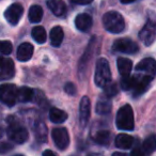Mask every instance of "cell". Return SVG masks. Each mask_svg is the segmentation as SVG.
<instances>
[{
	"label": "cell",
	"mask_w": 156,
	"mask_h": 156,
	"mask_svg": "<svg viewBox=\"0 0 156 156\" xmlns=\"http://www.w3.org/2000/svg\"><path fill=\"white\" fill-rule=\"evenodd\" d=\"M103 24L108 32L120 33L124 30L125 23L123 16L115 11H109L103 16Z\"/></svg>",
	"instance_id": "1"
},
{
	"label": "cell",
	"mask_w": 156,
	"mask_h": 156,
	"mask_svg": "<svg viewBox=\"0 0 156 156\" xmlns=\"http://www.w3.org/2000/svg\"><path fill=\"white\" fill-rule=\"evenodd\" d=\"M115 124L119 129L122 130H133L135 127L134 113L129 105H124L119 109L115 118Z\"/></svg>",
	"instance_id": "2"
},
{
	"label": "cell",
	"mask_w": 156,
	"mask_h": 156,
	"mask_svg": "<svg viewBox=\"0 0 156 156\" xmlns=\"http://www.w3.org/2000/svg\"><path fill=\"white\" fill-rule=\"evenodd\" d=\"M95 83L103 88L105 85L111 81V71L109 62L105 58H100L96 62L95 67Z\"/></svg>",
	"instance_id": "3"
},
{
	"label": "cell",
	"mask_w": 156,
	"mask_h": 156,
	"mask_svg": "<svg viewBox=\"0 0 156 156\" xmlns=\"http://www.w3.org/2000/svg\"><path fill=\"white\" fill-rule=\"evenodd\" d=\"M139 37L144 45L149 46L156 39V14L151 13L147 18V24L139 32Z\"/></svg>",
	"instance_id": "4"
},
{
	"label": "cell",
	"mask_w": 156,
	"mask_h": 156,
	"mask_svg": "<svg viewBox=\"0 0 156 156\" xmlns=\"http://www.w3.org/2000/svg\"><path fill=\"white\" fill-rule=\"evenodd\" d=\"M17 88L12 83H3L0 86V102L9 107L15 105L17 101Z\"/></svg>",
	"instance_id": "5"
},
{
	"label": "cell",
	"mask_w": 156,
	"mask_h": 156,
	"mask_svg": "<svg viewBox=\"0 0 156 156\" xmlns=\"http://www.w3.org/2000/svg\"><path fill=\"white\" fill-rule=\"evenodd\" d=\"M8 137L14 142L22 144L28 140L29 134L24 126L20 125L16 122H10V126L8 128Z\"/></svg>",
	"instance_id": "6"
},
{
	"label": "cell",
	"mask_w": 156,
	"mask_h": 156,
	"mask_svg": "<svg viewBox=\"0 0 156 156\" xmlns=\"http://www.w3.org/2000/svg\"><path fill=\"white\" fill-rule=\"evenodd\" d=\"M112 49L115 51L123 52V54H136L138 51V45L135 43L134 41H132L130 39H118L117 41H115L112 46Z\"/></svg>",
	"instance_id": "7"
},
{
	"label": "cell",
	"mask_w": 156,
	"mask_h": 156,
	"mask_svg": "<svg viewBox=\"0 0 156 156\" xmlns=\"http://www.w3.org/2000/svg\"><path fill=\"white\" fill-rule=\"evenodd\" d=\"M52 139L59 150H65L69 144V136L66 128L64 127H57L52 129L51 133Z\"/></svg>",
	"instance_id": "8"
},
{
	"label": "cell",
	"mask_w": 156,
	"mask_h": 156,
	"mask_svg": "<svg viewBox=\"0 0 156 156\" xmlns=\"http://www.w3.org/2000/svg\"><path fill=\"white\" fill-rule=\"evenodd\" d=\"M24 13V8L20 3H13L11 5L5 12V17L7 22L11 25H17L20 20L22 18Z\"/></svg>",
	"instance_id": "9"
},
{
	"label": "cell",
	"mask_w": 156,
	"mask_h": 156,
	"mask_svg": "<svg viewBox=\"0 0 156 156\" xmlns=\"http://www.w3.org/2000/svg\"><path fill=\"white\" fill-rule=\"evenodd\" d=\"M137 73L149 75L151 77L156 76V61L153 58H145L141 60L136 66Z\"/></svg>",
	"instance_id": "10"
},
{
	"label": "cell",
	"mask_w": 156,
	"mask_h": 156,
	"mask_svg": "<svg viewBox=\"0 0 156 156\" xmlns=\"http://www.w3.org/2000/svg\"><path fill=\"white\" fill-rule=\"evenodd\" d=\"M135 77H136V85H135L133 90H134V95L138 96L147 91L150 83H151L152 79H153V77H151V76H149V75H144V74H140V73L135 75Z\"/></svg>",
	"instance_id": "11"
},
{
	"label": "cell",
	"mask_w": 156,
	"mask_h": 156,
	"mask_svg": "<svg viewBox=\"0 0 156 156\" xmlns=\"http://www.w3.org/2000/svg\"><path fill=\"white\" fill-rule=\"evenodd\" d=\"M15 74L14 62L10 58H0V80L10 79Z\"/></svg>",
	"instance_id": "12"
},
{
	"label": "cell",
	"mask_w": 156,
	"mask_h": 156,
	"mask_svg": "<svg viewBox=\"0 0 156 156\" xmlns=\"http://www.w3.org/2000/svg\"><path fill=\"white\" fill-rule=\"evenodd\" d=\"M90 111H91V104L88 96H83L79 104V120L83 127L87 125L90 118Z\"/></svg>",
	"instance_id": "13"
},
{
	"label": "cell",
	"mask_w": 156,
	"mask_h": 156,
	"mask_svg": "<svg viewBox=\"0 0 156 156\" xmlns=\"http://www.w3.org/2000/svg\"><path fill=\"white\" fill-rule=\"evenodd\" d=\"M92 24H93L92 17L87 13L79 14V15H77L75 18L76 28H77L79 31H83V32H87V31H89L92 27Z\"/></svg>",
	"instance_id": "14"
},
{
	"label": "cell",
	"mask_w": 156,
	"mask_h": 156,
	"mask_svg": "<svg viewBox=\"0 0 156 156\" xmlns=\"http://www.w3.org/2000/svg\"><path fill=\"white\" fill-rule=\"evenodd\" d=\"M33 45L30 43H23L18 46L17 48V59L22 62H26V61L30 60L31 57L33 55Z\"/></svg>",
	"instance_id": "15"
},
{
	"label": "cell",
	"mask_w": 156,
	"mask_h": 156,
	"mask_svg": "<svg viewBox=\"0 0 156 156\" xmlns=\"http://www.w3.org/2000/svg\"><path fill=\"white\" fill-rule=\"evenodd\" d=\"M47 7L56 16H62L66 13V5L63 0H48Z\"/></svg>",
	"instance_id": "16"
},
{
	"label": "cell",
	"mask_w": 156,
	"mask_h": 156,
	"mask_svg": "<svg viewBox=\"0 0 156 156\" xmlns=\"http://www.w3.org/2000/svg\"><path fill=\"white\" fill-rule=\"evenodd\" d=\"M115 147L121 150H128L133 147L134 138L127 134H119L115 137Z\"/></svg>",
	"instance_id": "17"
},
{
	"label": "cell",
	"mask_w": 156,
	"mask_h": 156,
	"mask_svg": "<svg viewBox=\"0 0 156 156\" xmlns=\"http://www.w3.org/2000/svg\"><path fill=\"white\" fill-rule=\"evenodd\" d=\"M96 113L98 115H108L109 112L111 111V102H110V98L108 96H102L100 100L98 101L96 103Z\"/></svg>",
	"instance_id": "18"
},
{
	"label": "cell",
	"mask_w": 156,
	"mask_h": 156,
	"mask_svg": "<svg viewBox=\"0 0 156 156\" xmlns=\"http://www.w3.org/2000/svg\"><path fill=\"white\" fill-rule=\"evenodd\" d=\"M64 37V33L60 26H56L50 31V43L54 47H59Z\"/></svg>",
	"instance_id": "19"
},
{
	"label": "cell",
	"mask_w": 156,
	"mask_h": 156,
	"mask_svg": "<svg viewBox=\"0 0 156 156\" xmlns=\"http://www.w3.org/2000/svg\"><path fill=\"white\" fill-rule=\"evenodd\" d=\"M117 66L119 69V73L122 76H127L132 72L133 62L127 58H119L117 60Z\"/></svg>",
	"instance_id": "20"
},
{
	"label": "cell",
	"mask_w": 156,
	"mask_h": 156,
	"mask_svg": "<svg viewBox=\"0 0 156 156\" xmlns=\"http://www.w3.org/2000/svg\"><path fill=\"white\" fill-rule=\"evenodd\" d=\"M49 119L51 122H54V123H63V122L65 121V120L67 119V115L66 112H64L63 110H61V109L59 108H51L49 111Z\"/></svg>",
	"instance_id": "21"
},
{
	"label": "cell",
	"mask_w": 156,
	"mask_h": 156,
	"mask_svg": "<svg viewBox=\"0 0 156 156\" xmlns=\"http://www.w3.org/2000/svg\"><path fill=\"white\" fill-rule=\"evenodd\" d=\"M34 95L33 90H31L28 87H22L17 90V101L22 103H27L31 101Z\"/></svg>",
	"instance_id": "22"
},
{
	"label": "cell",
	"mask_w": 156,
	"mask_h": 156,
	"mask_svg": "<svg viewBox=\"0 0 156 156\" xmlns=\"http://www.w3.org/2000/svg\"><path fill=\"white\" fill-rule=\"evenodd\" d=\"M29 20L31 23H39L42 20L43 17V9H42L40 5H32V7L29 9V14H28Z\"/></svg>",
	"instance_id": "23"
},
{
	"label": "cell",
	"mask_w": 156,
	"mask_h": 156,
	"mask_svg": "<svg viewBox=\"0 0 156 156\" xmlns=\"http://www.w3.org/2000/svg\"><path fill=\"white\" fill-rule=\"evenodd\" d=\"M142 150L144 151V153L151 154L154 153L156 151V135L152 134L143 141L142 144Z\"/></svg>",
	"instance_id": "24"
},
{
	"label": "cell",
	"mask_w": 156,
	"mask_h": 156,
	"mask_svg": "<svg viewBox=\"0 0 156 156\" xmlns=\"http://www.w3.org/2000/svg\"><path fill=\"white\" fill-rule=\"evenodd\" d=\"M31 35H32L33 40H34V41L37 42V43H39V44L45 43L46 37H47L45 29H44L43 27H41V26L34 27V28L32 29V31H31Z\"/></svg>",
	"instance_id": "25"
},
{
	"label": "cell",
	"mask_w": 156,
	"mask_h": 156,
	"mask_svg": "<svg viewBox=\"0 0 156 156\" xmlns=\"http://www.w3.org/2000/svg\"><path fill=\"white\" fill-rule=\"evenodd\" d=\"M34 134L39 141H41V142H45L46 141V139H47V127H46V125L43 122L37 123L34 128Z\"/></svg>",
	"instance_id": "26"
},
{
	"label": "cell",
	"mask_w": 156,
	"mask_h": 156,
	"mask_svg": "<svg viewBox=\"0 0 156 156\" xmlns=\"http://www.w3.org/2000/svg\"><path fill=\"white\" fill-rule=\"evenodd\" d=\"M111 135L108 130H100V132L96 133L95 137H94V140L95 142H98V144H108L110 142Z\"/></svg>",
	"instance_id": "27"
},
{
	"label": "cell",
	"mask_w": 156,
	"mask_h": 156,
	"mask_svg": "<svg viewBox=\"0 0 156 156\" xmlns=\"http://www.w3.org/2000/svg\"><path fill=\"white\" fill-rule=\"evenodd\" d=\"M135 85H136V77L135 76H123L121 80V88L124 91H129V90L134 89Z\"/></svg>",
	"instance_id": "28"
},
{
	"label": "cell",
	"mask_w": 156,
	"mask_h": 156,
	"mask_svg": "<svg viewBox=\"0 0 156 156\" xmlns=\"http://www.w3.org/2000/svg\"><path fill=\"white\" fill-rule=\"evenodd\" d=\"M104 94L108 98H112V96L117 95L118 94V86L115 83L109 81L107 85H105L104 87Z\"/></svg>",
	"instance_id": "29"
},
{
	"label": "cell",
	"mask_w": 156,
	"mask_h": 156,
	"mask_svg": "<svg viewBox=\"0 0 156 156\" xmlns=\"http://www.w3.org/2000/svg\"><path fill=\"white\" fill-rule=\"evenodd\" d=\"M13 50L12 43L9 41H0V52L3 55H10Z\"/></svg>",
	"instance_id": "30"
},
{
	"label": "cell",
	"mask_w": 156,
	"mask_h": 156,
	"mask_svg": "<svg viewBox=\"0 0 156 156\" xmlns=\"http://www.w3.org/2000/svg\"><path fill=\"white\" fill-rule=\"evenodd\" d=\"M64 90L67 94H69V95L76 94V87H75V85L72 83H67L66 85L64 86Z\"/></svg>",
	"instance_id": "31"
},
{
	"label": "cell",
	"mask_w": 156,
	"mask_h": 156,
	"mask_svg": "<svg viewBox=\"0 0 156 156\" xmlns=\"http://www.w3.org/2000/svg\"><path fill=\"white\" fill-rule=\"evenodd\" d=\"M12 149H13V147H12V145L10 144V143H8V142L0 143V154L7 153V152L11 151Z\"/></svg>",
	"instance_id": "32"
},
{
	"label": "cell",
	"mask_w": 156,
	"mask_h": 156,
	"mask_svg": "<svg viewBox=\"0 0 156 156\" xmlns=\"http://www.w3.org/2000/svg\"><path fill=\"white\" fill-rule=\"evenodd\" d=\"M74 3H76V5H89V3H91L93 0H72Z\"/></svg>",
	"instance_id": "33"
},
{
	"label": "cell",
	"mask_w": 156,
	"mask_h": 156,
	"mask_svg": "<svg viewBox=\"0 0 156 156\" xmlns=\"http://www.w3.org/2000/svg\"><path fill=\"white\" fill-rule=\"evenodd\" d=\"M144 154V151H141L140 149H135L132 151V155H143Z\"/></svg>",
	"instance_id": "34"
},
{
	"label": "cell",
	"mask_w": 156,
	"mask_h": 156,
	"mask_svg": "<svg viewBox=\"0 0 156 156\" xmlns=\"http://www.w3.org/2000/svg\"><path fill=\"white\" fill-rule=\"evenodd\" d=\"M43 155H51V156H56V153L55 152H52V151H45V152H43Z\"/></svg>",
	"instance_id": "35"
},
{
	"label": "cell",
	"mask_w": 156,
	"mask_h": 156,
	"mask_svg": "<svg viewBox=\"0 0 156 156\" xmlns=\"http://www.w3.org/2000/svg\"><path fill=\"white\" fill-rule=\"evenodd\" d=\"M122 3H125V5H127V3H132V2H134L135 0H120Z\"/></svg>",
	"instance_id": "36"
},
{
	"label": "cell",
	"mask_w": 156,
	"mask_h": 156,
	"mask_svg": "<svg viewBox=\"0 0 156 156\" xmlns=\"http://www.w3.org/2000/svg\"><path fill=\"white\" fill-rule=\"evenodd\" d=\"M2 135H3V129L2 128H0V138L2 137Z\"/></svg>",
	"instance_id": "37"
}]
</instances>
